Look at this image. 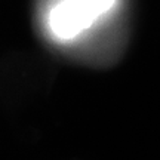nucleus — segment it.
I'll use <instances>...</instances> for the list:
<instances>
[{"label": "nucleus", "mask_w": 160, "mask_h": 160, "mask_svg": "<svg viewBox=\"0 0 160 160\" xmlns=\"http://www.w3.org/2000/svg\"><path fill=\"white\" fill-rule=\"evenodd\" d=\"M114 0H61L49 13V27L55 37L70 40L88 30L111 9Z\"/></svg>", "instance_id": "nucleus-1"}]
</instances>
